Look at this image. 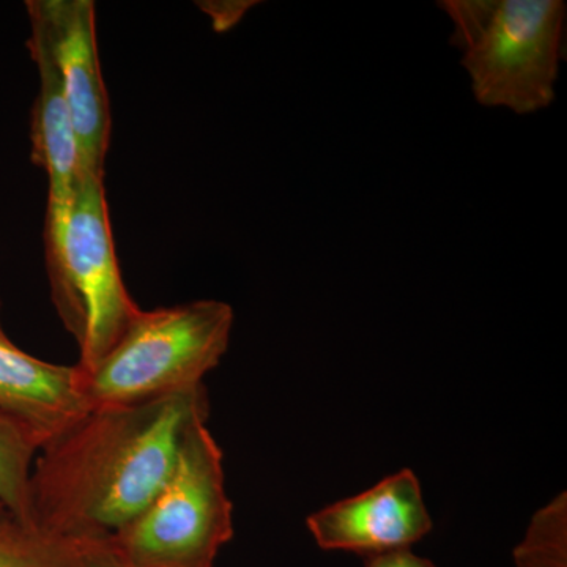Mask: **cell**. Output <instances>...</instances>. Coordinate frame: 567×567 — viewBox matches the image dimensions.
Listing matches in <instances>:
<instances>
[{
  "label": "cell",
  "instance_id": "obj_11",
  "mask_svg": "<svg viewBox=\"0 0 567 567\" xmlns=\"http://www.w3.org/2000/svg\"><path fill=\"white\" fill-rule=\"evenodd\" d=\"M40 446L21 424L0 413V503L31 520V475Z\"/></svg>",
  "mask_w": 567,
  "mask_h": 567
},
{
  "label": "cell",
  "instance_id": "obj_4",
  "mask_svg": "<svg viewBox=\"0 0 567 567\" xmlns=\"http://www.w3.org/2000/svg\"><path fill=\"white\" fill-rule=\"evenodd\" d=\"M451 44L473 95L487 107L529 114L555 99L566 3L563 0H445Z\"/></svg>",
  "mask_w": 567,
  "mask_h": 567
},
{
  "label": "cell",
  "instance_id": "obj_5",
  "mask_svg": "<svg viewBox=\"0 0 567 567\" xmlns=\"http://www.w3.org/2000/svg\"><path fill=\"white\" fill-rule=\"evenodd\" d=\"M233 537L223 450L207 421H199L183 436L158 494L102 544L132 567H213Z\"/></svg>",
  "mask_w": 567,
  "mask_h": 567
},
{
  "label": "cell",
  "instance_id": "obj_13",
  "mask_svg": "<svg viewBox=\"0 0 567 567\" xmlns=\"http://www.w3.org/2000/svg\"><path fill=\"white\" fill-rule=\"evenodd\" d=\"M364 567H436L431 559L413 554L410 548L386 551L364 558Z\"/></svg>",
  "mask_w": 567,
  "mask_h": 567
},
{
  "label": "cell",
  "instance_id": "obj_8",
  "mask_svg": "<svg viewBox=\"0 0 567 567\" xmlns=\"http://www.w3.org/2000/svg\"><path fill=\"white\" fill-rule=\"evenodd\" d=\"M89 410L76 365L48 363L24 352L0 319V413L21 424L41 450Z\"/></svg>",
  "mask_w": 567,
  "mask_h": 567
},
{
  "label": "cell",
  "instance_id": "obj_2",
  "mask_svg": "<svg viewBox=\"0 0 567 567\" xmlns=\"http://www.w3.org/2000/svg\"><path fill=\"white\" fill-rule=\"evenodd\" d=\"M43 240L52 303L76 341L78 368H91L141 311L123 282L104 175L82 171L69 199L48 200Z\"/></svg>",
  "mask_w": 567,
  "mask_h": 567
},
{
  "label": "cell",
  "instance_id": "obj_6",
  "mask_svg": "<svg viewBox=\"0 0 567 567\" xmlns=\"http://www.w3.org/2000/svg\"><path fill=\"white\" fill-rule=\"evenodd\" d=\"M31 28L52 55L73 118L82 171L104 175L111 141V106L100 65L95 3L29 0Z\"/></svg>",
  "mask_w": 567,
  "mask_h": 567
},
{
  "label": "cell",
  "instance_id": "obj_9",
  "mask_svg": "<svg viewBox=\"0 0 567 567\" xmlns=\"http://www.w3.org/2000/svg\"><path fill=\"white\" fill-rule=\"evenodd\" d=\"M31 31L28 48L40 78L31 117L32 162L48 175V200H65L80 183V148L58 66L43 37Z\"/></svg>",
  "mask_w": 567,
  "mask_h": 567
},
{
  "label": "cell",
  "instance_id": "obj_3",
  "mask_svg": "<svg viewBox=\"0 0 567 567\" xmlns=\"http://www.w3.org/2000/svg\"><path fill=\"white\" fill-rule=\"evenodd\" d=\"M234 311L197 300L140 311L125 333L91 368H78L91 409L158 401L204 386L229 347Z\"/></svg>",
  "mask_w": 567,
  "mask_h": 567
},
{
  "label": "cell",
  "instance_id": "obj_12",
  "mask_svg": "<svg viewBox=\"0 0 567 567\" xmlns=\"http://www.w3.org/2000/svg\"><path fill=\"white\" fill-rule=\"evenodd\" d=\"M516 567H567V495L537 509L514 548Z\"/></svg>",
  "mask_w": 567,
  "mask_h": 567
},
{
  "label": "cell",
  "instance_id": "obj_10",
  "mask_svg": "<svg viewBox=\"0 0 567 567\" xmlns=\"http://www.w3.org/2000/svg\"><path fill=\"white\" fill-rule=\"evenodd\" d=\"M87 546L52 535L0 503V567H82Z\"/></svg>",
  "mask_w": 567,
  "mask_h": 567
},
{
  "label": "cell",
  "instance_id": "obj_1",
  "mask_svg": "<svg viewBox=\"0 0 567 567\" xmlns=\"http://www.w3.org/2000/svg\"><path fill=\"white\" fill-rule=\"evenodd\" d=\"M208 415L205 385L144 404L89 410L35 457L31 520L74 543H106L158 494L186 431Z\"/></svg>",
  "mask_w": 567,
  "mask_h": 567
},
{
  "label": "cell",
  "instance_id": "obj_15",
  "mask_svg": "<svg viewBox=\"0 0 567 567\" xmlns=\"http://www.w3.org/2000/svg\"><path fill=\"white\" fill-rule=\"evenodd\" d=\"M82 567H132L121 561L104 544H89Z\"/></svg>",
  "mask_w": 567,
  "mask_h": 567
},
{
  "label": "cell",
  "instance_id": "obj_7",
  "mask_svg": "<svg viewBox=\"0 0 567 567\" xmlns=\"http://www.w3.org/2000/svg\"><path fill=\"white\" fill-rule=\"evenodd\" d=\"M306 524L323 550L352 551L364 558L410 548L434 527L420 480L410 468L317 511Z\"/></svg>",
  "mask_w": 567,
  "mask_h": 567
},
{
  "label": "cell",
  "instance_id": "obj_14",
  "mask_svg": "<svg viewBox=\"0 0 567 567\" xmlns=\"http://www.w3.org/2000/svg\"><path fill=\"white\" fill-rule=\"evenodd\" d=\"M254 3L256 2H208L205 3V10L215 21L216 31L224 32L233 28Z\"/></svg>",
  "mask_w": 567,
  "mask_h": 567
}]
</instances>
